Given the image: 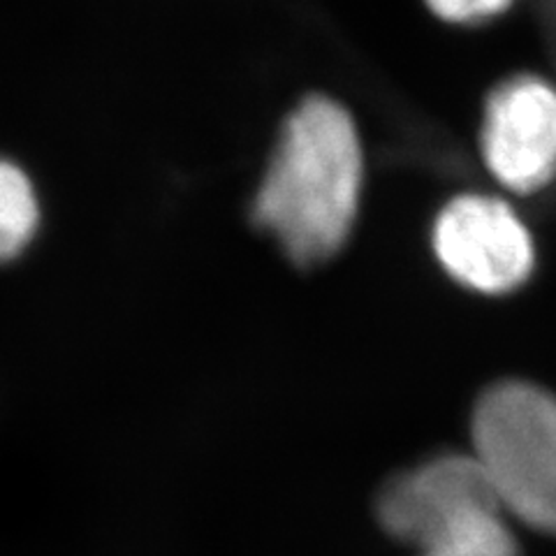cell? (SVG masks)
Here are the masks:
<instances>
[{
    "label": "cell",
    "instance_id": "obj_6",
    "mask_svg": "<svg viewBox=\"0 0 556 556\" xmlns=\"http://www.w3.org/2000/svg\"><path fill=\"white\" fill-rule=\"evenodd\" d=\"M42 225V200L30 174L0 155V265L20 260Z\"/></svg>",
    "mask_w": 556,
    "mask_h": 556
},
{
    "label": "cell",
    "instance_id": "obj_4",
    "mask_svg": "<svg viewBox=\"0 0 556 556\" xmlns=\"http://www.w3.org/2000/svg\"><path fill=\"white\" fill-rule=\"evenodd\" d=\"M501 510L494 486L473 455H439L399 473L376 498L380 527L417 549L459 521Z\"/></svg>",
    "mask_w": 556,
    "mask_h": 556
},
{
    "label": "cell",
    "instance_id": "obj_5",
    "mask_svg": "<svg viewBox=\"0 0 556 556\" xmlns=\"http://www.w3.org/2000/svg\"><path fill=\"white\" fill-rule=\"evenodd\" d=\"M482 153L494 177L517 193L556 174V89L531 75L503 81L486 100Z\"/></svg>",
    "mask_w": 556,
    "mask_h": 556
},
{
    "label": "cell",
    "instance_id": "obj_8",
    "mask_svg": "<svg viewBox=\"0 0 556 556\" xmlns=\"http://www.w3.org/2000/svg\"><path fill=\"white\" fill-rule=\"evenodd\" d=\"M513 0H427V5L437 12L441 20L471 24L484 22L501 14Z\"/></svg>",
    "mask_w": 556,
    "mask_h": 556
},
{
    "label": "cell",
    "instance_id": "obj_7",
    "mask_svg": "<svg viewBox=\"0 0 556 556\" xmlns=\"http://www.w3.org/2000/svg\"><path fill=\"white\" fill-rule=\"evenodd\" d=\"M417 552V556H521L503 510L468 517Z\"/></svg>",
    "mask_w": 556,
    "mask_h": 556
},
{
    "label": "cell",
    "instance_id": "obj_2",
    "mask_svg": "<svg viewBox=\"0 0 556 556\" xmlns=\"http://www.w3.org/2000/svg\"><path fill=\"white\" fill-rule=\"evenodd\" d=\"M471 439L501 510L556 535V396L527 380L496 382L476 404Z\"/></svg>",
    "mask_w": 556,
    "mask_h": 556
},
{
    "label": "cell",
    "instance_id": "obj_9",
    "mask_svg": "<svg viewBox=\"0 0 556 556\" xmlns=\"http://www.w3.org/2000/svg\"><path fill=\"white\" fill-rule=\"evenodd\" d=\"M543 16H545L547 33L554 47V56H556V0H543Z\"/></svg>",
    "mask_w": 556,
    "mask_h": 556
},
{
    "label": "cell",
    "instance_id": "obj_1",
    "mask_svg": "<svg viewBox=\"0 0 556 556\" xmlns=\"http://www.w3.org/2000/svg\"><path fill=\"white\" fill-rule=\"evenodd\" d=\"M362 144L339 102L313 96L286 121L255 200V220L298 263H320L353 228Z\"/></svg>",
    "mask_w": 556,
    "mask_h": 556
},
{
    "label": "cell",
    "instance_id": "obj_3",
    "mask_svg": "<svg viewBox=\"0 0 556 556\" xmlns=\"http://www.w3.org/2000/svg\"><path fill=\"white\" fill-rule=\"evenodd\" d=\"M433 251L452 278L486 294L515 290L535 263L525 223L506 202L486 195L445 204L433 225Z\"/></svg>",
    "mask_w": 556,
    "mask_h": 556
}]
</instances>
